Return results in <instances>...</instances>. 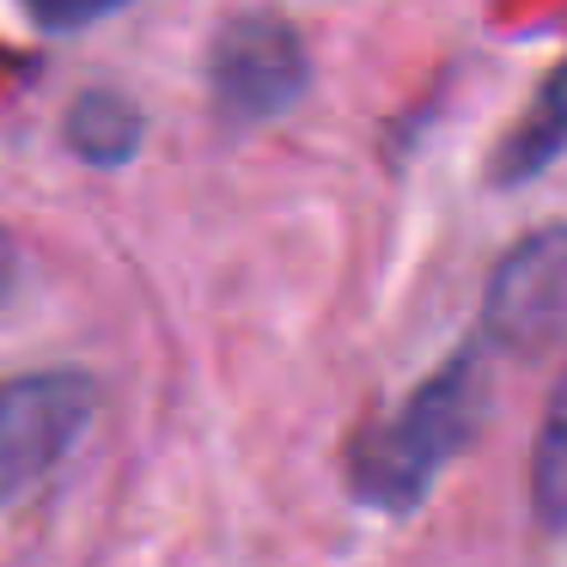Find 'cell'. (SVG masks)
<instances>
[{"label": "cell", "mask_w": 567, "mask_h": 567, "mask_svg": "<svg viewBox=\"0 0 567 567\" xmlns=\"http://www.w3.org/2000/svg\"><path fill=\"white\" fill-rule=\"evenodd\" d=\"M482 323L506 348H543L567 330V226L518 238L482 299Z\"/></svg>", "instance_id": "4"}, {"label": "cell", "mask_w": 567, "mask_h": 567, "mask_svg": "<svg viewBox=\"0 0 567 567\" xmlns=\"http://www.w3.org/2000/svg\"><path fill=\"white\" fill-rule=\"evenodd\" d=\"M567 153V55L543 74V86L530 92V111L513 123V135L501 141V153H494V184L513 189L525 184V177L549 172L555 159Z\"/></svg>", "instance_id": "5"}, {"label": "cell", "mask_w": 567, "mask_h": 567, "mask_svg": "<svg viewBox=\"0 0 567 567\" xmlns=\"http://www.w3.org/2000/svg\"><path fill=\"white\" fill-rule=\"evenodd\" d=\"M13 269H19V250H13V238L0 233V299H7V287H13Z\"/></svg>", "instance_id": "9"}, {"label": "cell", "mask_w": 567, "mask_h": 567, "mask_svg": "<svg viewBox=\"0 0 567 567\" xmlns=\"http://www.w3.org/2000/svg\"><path fill=\"white\" fill-rule=\"evenodd\" d=\"M141 135H147V116L123 92H80L68 111V147L86 165H128Z\"/></svg>", "instance_id": "6"}, {"label": "cell", "mask_w": 567, "mask_h": 567, "mask_svg": "<svg viewBox=\"0 0 567 567\" xmlns=\"http://www.w3.org/2000/svg\"><path fill=\"white\" fill-rule=\"evenodd\" d=\"M99 13H111L104 0H99V7H38L31 19H38V25H50V31H68V25H92Z\"/></svg>", "instance_id": "8"}, {"label": "cell", "mask_w": 567, "mask_h": 567, "mask_svg": "<svg viewBox=\"0 0 567 567\" xmlns=\"http://www.w3.org/2000/svg\"><path fill=\"white\" fill-rule=\"evenodd\" d=\"M530 506L549 530H567V372L549 396V415L537 427V452H530Z\"/></svg>", "instance_id": "7"}, {"label": "cell", "mask_w": 567, "mask_h": 567, "mask_svg": "<svg viewBox=\"0 0 567 567\" xmlns=\"http://www.w3.org/2000/svg\"><path fill=\"white\" fill-rule=\"evenodd\" d=\"M99 384L86 372H19L0 384V501L31 494L80 445Z\"/></svg>", "instance_id": "2"}, {"label": "cell", "mask_w": 567, "mask_h": 567, "mask_svg": "<svg viewBox=\"0 0 567 567\" xmlns=\"http://www.w3.org/2000/svg\"><path fill=\"white\" fill-rule=\"evenodd\" d=\"M488 415V379H482V354L464 348L452 354L391 421L367 427L348 452V482L367 506L379 513H409L421 494L433 488L445 464L470 445V433Z\"/></svg>", "instance_id": "1"}, {"label": "cell", "mask_w": 567, "mask_h": 567, "mask_svg": "<svg viewBox=\"0 0 567 567\" xmlns=\"http://www.w3.org/2000/svg\"><path fill=\"white\" fill-rule=\"evenodd\" d=\"M208 80H214L220 116H233V123H269V116L293 111L306 99V80H311L306 38L281 13H233L214 31Z\"/></svg>", "instance_id": "3"}]
</instances>
